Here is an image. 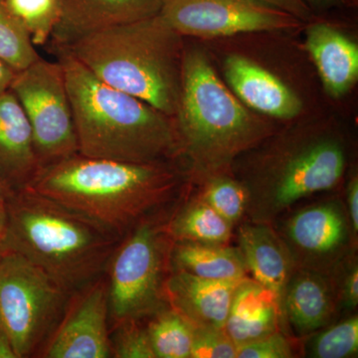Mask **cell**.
<instances>
[{"instance_id": "1", "label": "cell", "mask_w": 358, "mask_h": 358, "mask_svg": "<svg viewBox=\"0 0 358 358\" xmlns=\"http://www.w3.org/2000/svg\"><path fill=\"white\" fill-rule=\"evenodd\" d=\"M185 179L174 162L136 164L77 154L39 169L24 189L122 240L138 224L171 211Z\"/></svg>"}, {"instance_id": "2", "label": "cell", "mask_w": 358, "mask_h": 358, "mask_svg": "<svg viewBox=\"0 0 358 358\" xmlns=\"http://www.w3.org/2000/svg\"><path fill=\"white\" fill-rule=\"evenodd\" d=\"M56 50L80 155L136 164L176 162L182 155L173 117L103 83L67 51Z\"/></svg>"}, {"instance_id": "3", "label": "cell", "mask_w": 358, "mask_h": 358, "mask_svg": "<svg viewBox=\"0 0 358 358\" xmlns=\"http://www.w3.org/2000/svg\"><path fill=\"white\" fill-rule=\"evenodd\" d=\"M2 246L24 257L73 296L106 274L121 240L53 200L22 189L6 202Z\"/></svg>"}, {"instance_id": "4", "label": "cell", "mask_w": 358, "mask_h": 358, "mask_svg": "<svg viewBox=\"0 0 358 358\" xmlns=\"http://www.w3.org/2000/svg\"><path fill=\"white\" fill-rule=\"evenodd\" d=\"M181 155L199 178L225 173L267 140L272 128L224 84L199 49L183 51L180 95L174 115Z\"/></svg>"}, {"instance_id": "5", "label": "cell", "mask_w": 358, "mask_h": 358, "mask_svg": "<svg viewBox=\"0 0 358 358\" xmlns=\"http://www.w3.org/2000/svg\"><path fill=\"white\" fill-rule=\"evenodd\" d=\"M56 49L67 51L103 83L176 115L185 47L182 36L159 13Z\"/></svg>"}, {"instance_id": "6", "label": "cell", "mask_w": 358, "mask_h": 358, "mask_svg": "<svg viewBox=\"0 0 358 358\" xmlns=\"http://www.w3.org/2000/svg\"><path fill=\"white\" fill-rule=\"evenodd\" d=\"M348 162L338 134L310 131L279 138L237 178L248 194L246 218L274 223L301 200L338 187Z\"/></svg>"}, {"instance_id": "7", "label": "cell", "mask_w": 358, "mask_h": 358, "mask_svg": "<svg viewBox=\"0 0 358 358\" xmlns=\"http://www.w3.org/2000/svg\"><path fill=\"white\" fill-rule=\"evenodd\" d=\"M169 213L138 224L115 248L106 272L110 329L131 320L141 322L169 307L164 285L173 245L166 230Z\"/></svg>"}, {"instance_id": "8", "label": "cell", "mask_w": 358, "mask_h": 358, "mask_svg": "<svg viewBox=\"0 0 358 358\" xmlns=\"http://www.w3.org/2000/svg\"><path fill=\"white\" fill-rule=\"evenodd\" d=\"M71 298L20 254L6 250L0 258V327L17 358L40 355L64 317Z\"/></svg>"}, {"instance_id": "9", "label": "cell", "mask_w": 358, "mask_h": 358, "mask_svg": "<svg viewBox=\"0 0 358 358\" xmlns=\"http://www.w3.org/2000/svg\"><path fill=\"white\" fill-rule=\"evenodd\" d=\"M9 90L29 122L39 169L79 154L72 106L59 61L39 57L16 73Z\"/></svg>"}, {"instance_id": "10", "label": "cell", "mask_w": 358, "mask_h": 358, "mask_svg": "<svg viewBox=\"0 0 358 358\" xmlns=\"http://www.w3.org/2000/svg\"><path fill=\"white\" fill-rule=\"evenodd\" d=\"M159 13L181 36L199 38L286 31L305 23L261 0H162Z\"/></svg>"}, {"instance_id": "11", "label": "cell", "mask_w": 358, "mask_h": 358, "mask_svg": "<svg viewBox=\"0 0 358 358\" xmlns=\"http://www.w3.org/2000/svg\"><path fill=\"white\" fill-rule=\"evenodd\" d=\"M277 231L296 268L331 275L355 252L346 207L339 199L308 205L293 212Z\"/></svg>"}, {"instance_id": "12", "label": "cell", "mask_w": 358, "mask_h": 358, "mask_svg": "<svg viewBox=\"0 0 358 358\" xmlns=\"http://www.w3.org/2000/svg\"><path fill=\"white\" fill-rule=\"evenodd\" d=\"M40 355L46 358L112 357L106 274L73 294L64 317Z\"/></svg>"}, {"instance_id": "13", "label": "cell", "mask_w": 358, "mask_h": 358, "mask_svg": "<svg viewBox=\"0 0 358 358\" xmlns=\"http://www.w3.org/2000/svg\"><path fill=\"white\" fill-rule=\"evenodd\" d=\"M238 248L252 279L270 292L289 336L284 315V300L287 286L296 266L286 244L274 225L270 223L242 221L237 226Z\"/></svg>"}, {"instance_id": "14", "label": "cell", "mask_w": 358, "mask_h": 358, "mask_svg": "<svg viewBox=\"0 0 358 358\" xmlns=\"http://www.w3.org/2000/svg\"><path fill=\"white\" fill-rule=\"evenodd\" d=\"M162 0H59L60 16L51 41L67 46L92 33L159 14Z\"/></svg>"}, {"instance_id": "15", "label": "cell", "mask_w": 358, "mask_h": 358, "mask_svg": "<svg viewBox=\"0 0 358 358\" xmlns=\"http://www.w3.org/2000/svg\"><path fill=\"white\" fill-rule=\"evenodd\" d=\"M224 76L234 95L249 109L279 120H293L303 110L301 99L270 71L245 56L230 55Z\"/></svg>"}, {"instance_id": "16", "label": "cell", "mask_w": 358, "mask_h": 358, "mask_svg": "<svg viewBox=\"0 0 358 358\" xmlns=\"http://www.w3.org/2000/svg\"><path fill=\"white\" fill-rule=\"evenodd\" d=\"M240 281L204 279L171 270L164 285V296L167 306L193 326L224 329Z\"/></svg>"}, {"instance_id": "17", "label": "cell", "mask_w": 358, "mask_h": 358, "mask_svg": "<svg viewBox=\"0 0 358 358\" xmlns=\"http://www.w3.org/2000/svg\"><path fill=\"white\" fill-rule=\"evenodd\" d=\"M331 275L294 268L287 286L284 315L289 331L307 338L331 324L338 315Z\"/></svg>"}, {"instance_id": "18", "label": "cell", "mask_w": 358, "mask_h": 358, "mask_svg": "<svg viewBox=\"0 0 358 358\" xmlns=\"http://www.w3.org/2000/svg\"><path fill=\"white\" fill-rule=\"evenodd\" d=\"M38 169L29 122L8 90L0 94V179L13 192H20Z\"/></svg>"}, {"instance_id": "19", "label": "cell", "mask_w": 358, "mask_h": 358, "mask_svg": "<svg viewBox=\"0 0 358 358\" xmlns=\"http://www.w3.org/2000/svg\"><path fill=\"white\" fill-rule=\"evenodd\" d=\"M307 48L329 96L348 94L358 79V46L341 30L326 22L307 29Z\"/></svg>"}, {"instance_id": "20", "label": "cell", "mask_w": 358, "mask_h": 358, "mask_svg": "<svg viewBox=\"0 0 358 358\" xmlns=\"http://www.w3.org/2000/svg\"><path fill=\"white\" fill-rule=\"evenodd\" d=\"M224 329L237 348L277 331L286 334L272 294L250 277L238 282Z\"/></svg>"}, {"instance_id": "21", "label": "cell", "mask_w": 358, "mask_h": 358, "mask_svg": "<svg viewBox=\"0 0 358 358\" xmlns=\"http://www.w3.org/2000/svg\"><path fill=\"white\" fill-rule=\"evenodd\" d=\"M169 262L171 270L183 271L204 279L239 281L249 277L241 251L228 244L173 241Z\"/></svg>"}, {"instance_id": "22", "label": "cell", "mask_w": 358, "mask_h": 358, "mask_svg": "<svg viewBox=\"0 0 358 358\" xmlns=\"http://www.w3.org/2000/svg\"><path fill=\"white\" fill-rule=\"evenodd\" d=\"M176 206L166 220V230L173 241L229 243L234 227L199 196Z\"/></svg>"}, {"instance_id": "23", "label": "cell", "mask_w": 358, "mask_h": 358, "mask_svg": "<svg viewBox=\"0 0 358 358\" xmlns=\"http://www.w3.org/2000/svg\"><path fill=\"white\" fill-rule=\"evenodd\" d=\"M155 358H190L194 326L171 308L150 317L147 324Z\"/></svg>"}, {"instance_id": "24", "label": "cell", "mask_w": 358, "mask_h": 358, "mask_svg": "<svg viewBox=\"0 0 358 358\" xmlns=\"http://www.w3.org/2000/svg\"><path fill=\"white\" fill-rule=\"evenodd\" d=\"M199 196L233 227L246 218L248 194L239 179L225 173L207 176Z\"/></svg>"}, {"instance_id": "25", "label": "cell", "mask_w": 358, "mask_h": 358, "mask_svg": "<svg viewBox=\"0 0 358 358\" xmlns=\"http://www.w3.org/2000/svg\"><path fill=\"white\" fill-rule=\"evenodd\" d=\"M312 334L305 345L306 357L353 358L358 355V317L350 315Z\"/></svg>"}, {"instance_id": "26", "label": "cell", "mask_w": 358, "mask_h": 358, "mask_svg": "<svg viewBox=\"0 0 358 358\" xmlns=\"http://www.w3.org/2000/svg\"><path fill=\"white\" fill-rule=\"evenodd\" d=\"M4 3L33 44L43 45L50 40L60 16L59 0H4Z\"/></svg>"}, {"instance_id": "27", "label": "cell", "mask_w": 358, "mask_h": 358, "mask_svg": "<svg viewBox=\"0 0 358 358\" xmlns=\"http://www.w3.org/2000/svg\"><path fill=\"white\" fill-rule=\"evenodd\" d=\"M39 57L30 35L0 0V59L18 72Z\"/></svg>"}, {"instance_id": "28", "label": "cell", "mask_w": 358, "mask_h": 358, "mask_svg": "<svg viewBox=\"0 0 358 358\" xmlns=\"http://www.w3.org/2000/svg\"><path fill=\"white\" fill-rule=\"evenodd\" d=\"M112 357L117 358H155L147 326L141 320L124 322L110 329Z\"/></svg>"}, {"instance_id": "29", "label": "cell", "mask_w": 358, "mask_h": 358, "mask_svg": "<svg viewBox=\"0 0 358 358\" xmlns=\"http://www.w3.org/2000/svg\"><path fill=\"white\" fill-rule=\"evenodd\" d=\"M237 345L224 329L194 327L190 358H236Z\"/></svg>"}, {"instance_id": "30", "label": "cell", "mask_w": 358, "mask_h": 358, "mask_svg": "<svg viewBox=\"0 0 358 358\" xmlns=\"http://www.w3.org/2000/svg\"><path fill=\"white\" fill-rule=\"evenodd\" d=\"M329 275L333 280L339 313H352L358 306V265L355 252L338 264Z\"/></svg>"}, {"instance_id": "31", "label": "cell", "mask_w": 358, "mask_h": 358, "mask_svg": "<svg viewBox=\"0 0 358 358\" xmlns=\"http://www.w3.org/2000/svg\"><path fill=\"white\" fill-rule=\"evenodd\" d=\"M294 346L289 336L281 331L238 346L236 358L294 357Z\"/></svg>"}, {"instance_id": "32", "label": "cell", "mask_w": 358, "mask_h": 358, "mask_svg": "<svg viewBox=\"0 0 358 358\" xmlns=\"http://www.w3.org/2000/svg\"><path fill=\"white\" fill-rule=\"evenodd\" d=\"M346 211H348V219L353 235L358 236V178L357 174L352 176L346 187Z\"/></svg>"}, {"instance_id": "33", "label": "cell", "mask_w": 358, "mask_h": 358, "mask_svg": "<svg viewBox=\"0 0 358 358\" xmlns=\"http://www.w3.org/2000/svg\"><path fill=\"white\" fill-rule=\"evenodd\" d=\"M261 1L282 9L286 13L296 16L303 22L310 20L313 13L303 0H261Z\"/></svg>"}, {"instance_id": "34", "label": "cell", "mask_w": 358, "mask_h": 358, "mask_svg": "<svg viewBox=\"0 0 358 358\" xmlns=\"http://www.w3.org/2000/svg\"><path fill=\"white\" fill-rule=\"evenodd\" d=\"M17 71L0 59V94L8 91Z\"/></svg>"}, {"instance_id": "35", "label": "cell", "mask_w": 358, "mask_h": 358, "mask_svg": "<svg viewBox=\"0 0 358 358\" xmlns=\"http://www.w3.org/2000/svg\"><path fill=\"white\" fill-rule=\"evenodd\" d=\"M0 358H17L10 338L1 327H0Z\"/></svg>"}, {"instance_id": "36", "label": "cell", "mask_w": 358, "mask_h": 358, "mask_svg": "<svg viewBox=\"0 0 358 358\" xmlns=\"http://www.w3.org/2000/svg\"><path fill=\"white\" fill-rule=\"evenodd\" d=\"M310 10H324L331 7L341 6L348 3L350 0H303Z\"/></svg>"}, {"instance_id": "37", "label": "cell", "mask_w": 358, "mask_h": 358, "mask_svg": "<svg viewBox=\"0 0 358 358\" xmlns=\"http://www.w3.org/2000/svg\"><path fill=\"white\" fill-rule=\"evenodd\" d=\"M7 215L6 203H0V245L3 243L6 233Z\"/></svg>"}, {"instance_id": "38", "label": "cell", "mask_w": 358, "mask_h": 358, "mask_svg": "<svg viewBox=\"0 0 358 358\" xmlns=\"http://www.w3.org/2000/svg\"><path fill=\"white\" fill-rule=\"evenodd\" d=\"M13 193L14 192L8 186L4 185L3 181L0 179V203H6Z\"/></svg>"}, {"instance_id": "39", "label": "cell", "mask_w": 358, "mask_h": 358, "mask_svg": "<svg viewBox=\"0 0 358 358\" xmlns=\"http://www.w3.org/2000/svg\"><path fill=\"white\" fill-rule=\"evenodd\" d=\"M4 252H6V249L3 248L2 245H0V258H1L2 255H3Z\"/></svg>"}]
</instances>
